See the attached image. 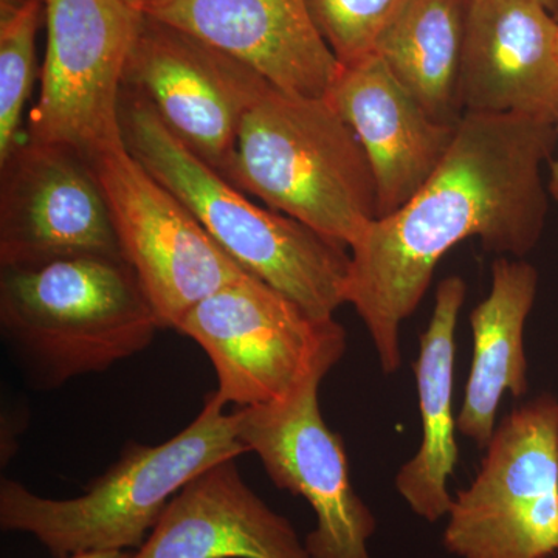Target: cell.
<instances>
[{
	"mask_svg": "<svg viewBox=\"0 0 558 558\" xmlns=\"http://www.w3.org/2000/svg\"><path fill=\"white\" fill-rule=\"evenodd\" d=\"M328 374L317 371L279 402L238 409V432L275 486L310 502L315 527L304 546L311 558H373L376 517L352 486L343 439L319 409Z\"/></svg>",
	"mask_w": 558,
	"mask_h": 558,
	"instance_id": "cell-10",
	"label": "cell"
},
{
	"mask_svg": "<svg viewBox=\"0 0 558 558\" xmlns=\"http://www.w3.org/2000/svg\"><path fill=\"white\" fill-rule=\"evenodd\" d=\"M128 3H131L135 9L142 10L143 7L148 5V3L153 2V0H126Z\"/></svg>",
	"mask_w": 558,
	"mask_h": 558,
	"instance_id": "cell-24",
	"label": "cell"
},
{
	"mask_svg": "<svg viewBox=\"0 0 558 558\" xmlns=\"http://www.w3.org/2000/svg\"><path fill=\"white\" fill-rule=\"evenodd\" d=\"M121 256L90 161L25 135L0 161V267Z\"/></svg>",
	"mask_w": 558,
	"mask_h": 558,
	"instance_id": "cell-12",
	"label": "cell"
},
{
	"mask_svg": "<svg viewBox=\"0 0 558 558\" xmlns=\"http://www.w3.org/2000/svg\"><path fill=\"white\" fill-rule=\"evenodd\" d=\"M315 25L341 65L376 51L407 0H306Z\"/></svg>",
	"mask_w": 558,
	"mask_h": 558,
	"instance_id": "cell-21",
	"label": "cell"
},
{
	"mask_svg": "<svg viewBox=\"0 0 558 558\" xmlns=\"http://www.w3.org/2000/svg\"><path fill=\"white\" fill-rule=\"evenodd\" d=\"M554 54H556V60L558 64V22L556 28V35H554Z\"/></svg>",
	"mask_w": 558,
	"mask_h": 558,
	"instance_id": "cell-26",
	"label": "cell"
},
{
	"mask_svg": "<svg viewBox=\"0 0 558 558\" xmlns=\"http://www.w3.org/2000/svg\"><path fill=\"white\" fill-rule=\"evenodd\" d=\"M557 134H558V120H557ZM549 197L558 204V156L549 160V180H548Z\"/></svg>",
	"mask_w": 558,
	"mask_h": 558,
	"instance_id": "cell-22",
	"label": "cell"
},
{
	"mask_svg": "<svg viewBox=\"0 0 558 558\" xmlns=\"http://www.w3.org/2000/svg\"><path fill=\"white\" fill-rule=\"evenodd\" d=\"M557 21L537 0H468L459 72L462 112L557 123Z\"/></svg>",
	"mask_w": 558,
	"mask_h": 558,
	"instance_id": "cell-14",
	"label": "cell"
},
{
	"mask_svg": "<svg viewBox=\"0 0 558 558\" xmlns=\"http://www.w3.org/2000/svg\"><path fill=\"white\" fill-rule=\"evenodd\" d=\"M248 453L238 411L226 413L215 391L197 417L157 446L130 442L78 497H40L17 481L0 483V527L38 539L51 556L98 550L134 553L178 492L205 470Z\"/></svg>",
	"mask_w": 558,
	"mask_h": 558,
	"instance_id": "cell-4",
	"label": "cell"
},
{
	"mask_svg": "<svg viewBox=\"0 0 558 558\" xmlns=\"http://www.w3.org/2000/svg\"><path fill=\"white\" fill-rule=\"evenodd\" d=\"M44 0H0V161L21 142L22 112L36 75Z\"/></svg>",
	"mask_w": 558,
	"mask_h": 558,
	"instance_id": "cell-20",
	"label": "cell"
},
{
	"mask_svg": "<svg viewBox=\"0 0 558 558\" xmlns=\"http://www.w3.org/2000/svg\"><path fill=\"white\" fill-rule=\"evenodd\" d=\"M47 50L27 137L90 160L124 148V72L143 11L126 0H44Z\"/></svg>",
	"mask_w": 558,
	"mask_h": 558,
	"instance_id": "cell-8",
	"label": "cell"
},
{
	"mask_svg": "<svg viewBox=\"0 0 558 558\" xmlns=\"http://www.w3.org/2000/svg\"><path fill=\"white\" fill-rule=\"evenodd\" d=\"M159 315L121 256L0 267V333L36 389L105 373L148 349Z\"/></svg>",
	"mask_w": 558,
	"mask_h": 558,
	"instance_id": "cell-2",
	"label": "cell"
},
{
	"mask_svg": "<svg viewBox=\"0 0 558 558\" xmlns=\"http://www.w3.org/2000/svg\"><path fill=\"white\" fill-rule=\"evenodd\" d=\"M537 2L543 3V5H545L546 9L554 11V9H556L558 0H537Z\"/></svg>",
	"mask_w": 558,
	"mask_h": 558,
	"instance_id": "cell-25",
	"label": "cell"
},
{
	"mask_svg": "<svg viewBox=\"0 0 558 558\" xmlns=\"http://www.w3.org/2000/svg\"><path fill=\"white\" fill-rule=\"evenodd\" d=\"M121 130L128 153L185 204L242 270L317 319H332L347 304V245L282 213L258 207L186 148L145 98L124 87Z\"/></svg>",
	"mask_w": 558,
	"mask_h": 558,
	"instance_id": "cell-3",
	"label": "cell"
},
{
	"mask_svg": "<svg viewBox=\"0 0 558 558\" xmlns=\"http://www.w3.org/2000/svg\"><path fill=\"white\" fill-rule=\"evenodd\" d=\"M328 98L368 157L379 218L398 211L439 167L457 126L432 119L377 53L341 65Z\"/></svg>",
	"mask_w": 558,
	"mask_h": 558,
	"instance_id": "cell-15",
	"label": "cell"
},
{
	"mask_svg": "<svg viewBox=\"0 0 558 558\" xmlns=\"http://www.w3.org/2000/svg\"><path fill=\"white\" fill-rule=\"evenodd\" d=\"M468 295L461 277L444 279L436 289L435 310L421 337L414 365L422 418L417 453L400 468L396 488L400 497L428 523L449 515V478L457 470L459 451L453 414L454 355L459 312Z\"/></svg>",
	"mask_w": 558,
	"mask_h": 558,
	"instance_id": "cell-17",
	"label": "cell"
},
{
	"mask_svg": "<svg viewBox=\"0 0 558 558\" xmlns=\"http://www.w3.org/2000/svg\"><path fill=\"white\" fill-rule=\"evenodd\" d=\"M175 330L204 349L218 377L215 395L238 409L289 398L347 351L336 319L312 317L248 274L196 304Z\"/></svg>",
	"mask_w": 558,
	"mask_h": 558,
	"instance_id": "cell-6",
	"label": "cell"
},
{
	"mask_svg": "<svg viewBox=\"0 0 558 558\" xmlns=\"http://www.w3.org/2000/svg\"><path fill=\"white\" fill-rule=\"evenodd\" d=\"M131 554L128 550H98V553L75 554L64 558H130Z\"/></svg>",
	"mask_w": 558,
	"mask_h": 558,
	"instance_id": "cell-23",
	"label": "cell"
},
{
	"mask_svg": "<svg viewBox=\"0 0 558 558\" xmlns=\"http://www.w3.org/2000/svg\"><path fill=\"white\" fill-rule=\"evenodd\" d=\"M537 290L538 271L532 264L499 256L492 264L490 292L470 314L473 360L457 425L459 435L481 450L497 428L506 392L517 399L527 395L524 328Z\"/></svg>",
	"mask_w": 558,
	"mask_h": 558,
	"instance_id": "cell-18",
	"label": "cell"
},
{
	"mask_svg": "<svg viewBox=\"0 0 558 558\" xmlns=\"http://www.w3.org/2000/svg\"><path fill=\"white\" fill-rule=\"evenodd\" d=\"M142 11L230 54L284 94L328 97L341 70L306 0H153Z\"/></svg>",
	"mask_w": 558,
	"mask_h": 558,
	"instance_id": "cell-13",
	"label": "cell"
},
{
	"mask_svg": "<svg viewBox=\"0 0 558 558\" xmlns=\"http://www.w3.org/2000/svg\"><path fill=\"white\" fill-rule=\"evenodd\" d=\"M223 178L349 248L379 218L368 157L328 97L270 87L245 113Z\"/></svg>",
	"mask_w": 558,
	"mask_h": 558,
	"instance_id": "cell-5",
	"label": "cell"
},
{
	"mask_svg": "<svg viewBox=\"0 0 558 558\" xmlns=\"http://www.w3.org/2000/svg\"><path fill=\"white\" fill-rule=\"evenodd\" d=\"M444 548L457 558L558 554V398L510 411L488 440L478 475L451 502Z\"/></svg>",
	"mask_w": 558,
	"mask_h": 558,
	"instance_id": "cell-7",
	"label": "cell"
},
{
	"mask_svg": "<svg viewBox=\"0 0 558 558\" xmlns=\"http://www.w3.org/2000/svg\"><path fill=\"white\" fill-rule=\"evenodd\" d=\"M557 143L553 121L465 112L427 183L351 245L344 301L368 329L385 374L400 368V325L451 248L478 238L487 252L524 258L537 247L549 208L542 167Z\"/></svg>",
	"mask_w": 558,
	"mask_h": 558,
	"instance_id": "cell-1",
	"label": "cell"
},
{
	"mask_svg": "<svg viewBox=\"0 0 558 558\" xmlns=\"http://www.w3.org/2000/svg\"><path fill=\"white\" fill-rule=\"evenodd\" d=\"M130 558L311 557L293 524L248 487L236 459H227L175 494Z\"/></svg>",
	"mask_w": 558,
	"mask_h": 558,
	"instance_id": "cell-16",
	"label": "cell"
},
{
	"mask_svg": "<svg viewBox=\"0 0 558 558\" xmlns=\"http://www.w3.org/2000/svg\"><path fill=\"white\" fill-rule=\"evenodd\" d=\"M89 161L121 255L137 275L163 328H178L196 304L247 274L126 146Z\"/></svg>",
	"mask_w": 558,
	"mask_h": 558,
	"instance_id": "cell-9",
	"label": "cell"
},
{
	"mask_svg": "<svg viewBox=\"0 0 558 558\" xmlns=\"http://www.w3.org/2000/svg\"><path fill=\"white\" fill-rule=\"evenodd\" d=\"M468 0H407L376 51L432 119L457 126Z\"/></svg>",
	"mask_w": 558,
	"mask_h": 558,
	"instance_id": "cell-19",
	"label": "cell"
},
{
	"mask_svg": "<svg viewBox=\"0 0 558 558\" xmlns=\"http://www.w3.org/2000/svg\"><path fill=\"white\" fill-rule=\"evenodd\" d=\"M553 14H554V17H556V21L558 22V2L556 5V9H554V11H553Z\"/></svg>",
	"mask_w": 558,
	"mask_h": 558,
	"instance_id": "cell-27",
	"label": "cell"
},
{
	"mask_svg": "<svg viewBox=\"0 0 558 558\" xmlns=\"http://www.w3.org/2000/svg\"><path fill=\"white\" fill-rule=\"evenodd\" d=\"M259 73L190 33L143 13L124 89L208 167L226 175L245 113L270 89Z\"/></svg>",
	"mask_w": 558,
	"mask_h": 558,
	"instance_id": "cell-11",
	"label": "cell"
}]
</instances>
